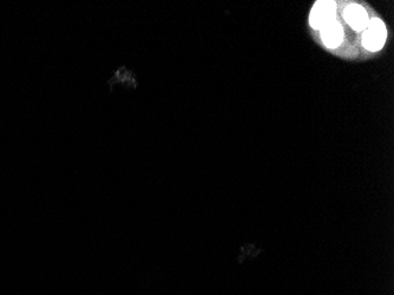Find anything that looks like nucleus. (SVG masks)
Returning a JSON list of instances; mask_svg holds the SVG:
<instances>
[{
	"label": "nucleus",
	"mask_w": 394,
	"mask_h": 295,
	"mask_svg": "<svg viewBox=\"0 0 394 295\" xmlns=\"http://www.w3.org/2000/svg\"><path fill=\"white\" fill-rule=\"evenodd\" d=\"M335 18V4L333 1H318L312 8L309 15L311 26L315 30H321Z\"/></svg>",
	"instance_id": "2"
},
{
	"label": "nucleus",
	"mask_w": 394,
	"mask_h": 295,
	"mask_svg": "<svg viewBox=\"0 0 394 295\" xmlns=\"http://www.w3.org/2000/svg\"><path fill=\"white\" fill-rule=\"evenodd\" d=\"M345 20L355 31H365L369 19L365 8L358 4L348 5L344 12Z\"/></svg>",
	"instance_id": "3"
},
{
	"label": "nucleus",
	"mask_w": 394,
	"mask_h": 295,
	"mask_svg": "<svg viewBox=\"0 0 394 295\" xmlns=\"http://www.w3.org/2000/svg\"><path fill=\"white\" fill-rule=\"evenodd\" d=\"M387 39L386 26L380 19L374 18L369 20L362 36V44L369 51H379L385 45Z\"/></svg>",
	"instance_id": "1"
},
{
	"label": "nucleus",
	"mask_w": 394,
	"mask_h": 295,
	"mask_svg": "<svg viewBox=\"0 0 394 295\" xmlns=\"http://www.w3.org/2000/svg\"><path fill=\"white\" fill-rule=\"evenodd\" d=\"M320 31H321L322 42L327 48L335 49L341 44L344 33H343V27L339 23H336L335 20L329 23Z\"/></svg>",
	"instance_id": "4"
}]
</instances>
